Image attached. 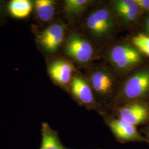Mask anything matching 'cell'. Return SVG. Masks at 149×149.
Listing matches in <instances>:
<instances>
[{
	"instance_id": "1",
	"label": "cell",
	"mask_w": 149,
	"mask_h": 149,
	"mask_svg": "<svg viewBox=\"0 0 149 149\" xmlns=\"http://www.w3.org/2000/svg\"><path fill=\"white\" fill-rule=\"evenodd\" d=\"M149 95V69L140 70L125 81L114 102L120 106L130 102L144 101Z\"/></svg>"
},
{
	"instance_id": "3",
	"label": "cell",
	"mask_w": 149,
	"mask_h": 149,
	"mask_svg": "<svg viewBox=\"0 0 149 149\" xmlns=\"http://www.w3.org/2000/svg\"><path fill=\"white\" fill-rule=\"evenodd\" d=\"M108 58L113 66L119 72L128 71L142 61L140 53L128 44L114 45L109 51Z\"/></svg>"
},
{
	"instance_id": "13",
	"label": "cell",
	"mask_w": 149,
	"mask_h": 149,
	"mask_svg": "<svg viewBox=\"0 0 149 149\" xmlns=\"http://www.w3.org/2000/svg\"><path fill=\"white\" fill-rule=\"evenodd\" d=\"M40 132L42 141L39 149H74L65 146L60 139L58 132L47 123H42Z\"/></svg>"
},
{
	"instance_id": "8",
	"label": "cell",
	"mask_w": 149,
	"mask_h": 149,
	"mask_svg": "<svg viewBox=\"0 0 149 149\" xmlns=\"http://www.w3.org/2000/svg\"><path fill=\"white\" fill-rule=\"evenodd\" d=\"M70 95L80 106L88 109H98L100 105L96 101L90 84L82 76L74 74L69 87Z\"/></svg>"
},
{
	"instance_id": "12",
	"label": "cell",
	"mask_w": 149,
	"mask_h": 149,
	"mask_svg": "<svg viewBox=\"0 0 149 149\" xmlns=\"http://www.w3.org/2000/svg\"><path fill=\"white\" fill-rule=\"evenodd\" d=\"M57 2L54 0L34 1L33 13L38 21L48 23L53 19L55 16Z\"/></svg>"
},
{
	"instance_id": "4",
	"label": "cell",
	"mask_w": 149,
	"mask_h": 149,
	"mask_svg": "<svg viewBox=\"0 0 149 149\" xmlns=\"http://www.w3.org/2000/svg\"><path fill=\"white\" fill-rule=\"evenodd\" d=\"M115 24L114 14L107 7H102L93 11L86 21L87 29L97 39H102L109 36L113 31Z\"/></svg>"
},
{
	"instance_id": "2",
	"label": "cell",
	"mask_w": 149,
	"mask_h": 149,
	"mask_svg": "<svg viewBox=\"0 0 149 149\" xmlns=\"http://www.w3.org/2000/svg\"><path fill=\"white\" fill-rule=\"evenodd\" d=\"M66 26L63 22H55L40 31H35L36 42L44 53H56L64 42Z\"/></svg>"
},
{
	"instance_id": "19",
	"label": "cell",
	"mask_w": 149,
	"mask_h": 149,
	"mask_svg": "<svg viewBox=\"0 0 149 149\" xmlns=\"http://www.w3.org/2000/svg\"><path fill=\"white\" fill-rule=\"evenodd\" d=\"M144 133L145 135L144 136L147 141V143H148L149 145V127L144 129Z\"/></svg>"
},
{
	"instance_id": "18",
	"label": "cell",
	"mask_w": 149,
	"mask_h": 149,
	"mask_svg": "<svg viewBox=\"0 0 149 149\" xmlns=\"http://www.w3.org/2000/svg\"><path fill=\"white\" fill-rule=\"evenodd\" d=\"M143 11H149V0H135Z\"/></svg>"
},
{
	"instance_id": "6",
	"label": "cell",
	"mask_w": 149,
	"mask_h": 149,
	"mask_svg": "<svg viewBox=\"0 0 149 149\" xmlns=\"http://www.w3.org/2000/svg\"><path fill=\"white\" fill-rule=\"evenodd\" d=\"M115 114L118 118L136 127L149 122V104L138 101L117 106Z\"/></svg>"
},
{
	"instance_id": "15",
	"label": "cell",
	"mask_w": 149,
	"mask_h": 149,
	"mask_svg": "<svg viewBox=\"0 0 149 149\" xmlns=\"http://www.w3.org/2000/svg\"><path fill=\"white\" fill-rule=\"evenodd\" d=\"M92 2L90 0H65L64 13L69 18H74L84 13Z\"/></svg>"
},
{
	"instance_id": "14",
	"label": "cell",
	"mask_w": 149,
	"mask_h": 149,
	"mask_svg": "<svg viewBox=\"0 0 149 149\" xmlns=\"http://www.w3.org/2000/svg\"><path fill=\"white\" fill-rule=\"evenodd\" d=\"M34 1L11 0L8 1L7 11L9 16L18 19H27L33 12Z\"/></svg>"
},
{
	"instance_id": "5",
	"label": "cell",
	"mask_w": 149,
	"mask_h": 149,
	"mask_svg": "<svg viewBox=\"0 0 149 149\" xmlns=\"http://www.w3.org/2000/svg\"><path fill=\"white\" fill-rule=\"evenodd\" d=\"M65 53L80 64L88 63L93 58L95 50L90 42L76 32H71L65 43Z\"/></svg>"
},
{
	"instance_id": "16",
	"label": "cell",
	"mask_w": 149,
	"mask_h": 149,
	"mask_svg": "<svg viewBox=\"0 0 149 149\" xmlns=\"http://www.w3.org/2000/svg\"><path fill=\"white\" fill-rule=\"evenodd\" d=\"M132 42L140 53L149 56V36L143 33H140L134 36Z\"/></svg>"
},
{
	"instance_id": "10",
	"label": "cell",
	"mask_w": 149,
	"mask_h": 149,
	"mask_svg": "<svg viewBox=\"0 0 149 149\" xmlns=\"http://www.w3.org/2000/svg\"><path fill=\"white\" fill-rule=\"evenodd\" d=\"M90 81L93 92L101 100H107L113 94L115 80L113 74L106 69L94 70L91 74Z\"/></svg>"
},
{
	"instance_id": "9",
	"label": "cell",
	"mask_w": 149,
	"mask_h": 149,
	"mask_svg": "<svg viewBox=\"0 0 149 149\" xmlns=\"http://www.w3.org/2000/svg\"><path fill=\"white\" fill-rule=\"evenodd\" d=\"M48 72L56 85L64 89H69L74 76L75 68L69 60L64 58H56L48 64Z\"/></svg>"
},
{
	"instance_id": "17",
	"label": "cell",
	"mask_w": 149,
	"mask_h": 149,
	"mask_svg": "<svg viewBox=\"0 0 149 149\" xmlns=\"http://www.w3.org/2000/svg\"><path fill=\"white\" fill-rule=\"evenodd\" d=\"M8 1L0 0V27L5 24L8 15L7 11Z\"/></svg>"
},
{
	"instance_id": "20",
	"label": "cell",
	"mask_w": 149,
	"mask_h": 149,
	"mask_svg": "<svg viewBox=\"0 0 149 149\" xmlns=\"http://www.w3.org/2000/svg\"><path fill=\"white\" fill-rule=\"evenodd\" d=\"M145 27L146 31L148 33V35L149 36V16H148L145 20Z\"/></svg>"
},
{
	"instance_id": "7",
	"label": "cell",
	"mask_w": 149,
	"mask_h": 149,
	"mask_svg": "<svg viewBox=\"0 0 149 149\" xmlns=\"http://www.w3.org/2000/svg\"><path fill=\"white\" fill-rule=\"evenodd\" d=\"M105 122L116 140L121 144L131 142L147 143L136 127L118 118L106 117Z\"/></svg>"
},
{
	"instance_id": "11",
	"label": "cell",
	"mask_w": 149,
	"mask_h": 149,
	"mask_svg": "<svg viewBox=\"0 0 149 149\" xmlns=\"http://www.w3.org/2000/svg\"><path fill=\"white\" fill-rule=\"evenodd\" d=\"M112 3L113 11L126 23L135 21L142 11L135 0H116Z\"/></svg>"
}]
</instances>
